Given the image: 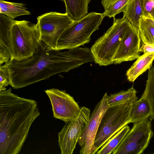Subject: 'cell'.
<instances>
[{
    "label": "cell",
    "mask_w": 154,
    "mask_h": 154,
    "mask_svg": "<svg viewBox=\"0 0 154 154\" xmlns=\"http://www.w3.org/2000/svg\"><path fill=\"white\" fill-rule=\"evenodd\" d=\"M137 91L133 86L126 91H122L108 96L109 105L128 100L136 96Z\"/></svg>",
    "instance_id": "603a6c76"
},
{
    "label": "cell",
    "mask_w": 154,
    "mask_h": 154,
    "mask_svg": "<svg viewBox=\"0 0 154 154\" xmlns=\"http://www.w3.org/2000/svg\"><path fill=\"white\" fill-rule=\"evenodd\" d=\"M90 116V109L81 107L75 120L66 123L58 134V144L61 154H72Z\"/></svg>",
    "instance_id": "9c48e42d"
},
{
    "label": "cell",
    "mask_w": 154,
    "mask_h": 154,
    "mask_svg": "<svg viewBox=\"0 0 154 154\" xmlns=\"http://www.w3.org/2000/svg\"><path fill=\"white\" fill-rule=\"evenodd\" d=\"M129 23L123 17L119 19L113 17L112 25L90 48L96 63L100 66L113 63L114 57Z\"/></svg>",
    "instance_id": "5b68a950"
},
{
    "label": "cell",
    "mask_w": 154,
    "mask_h": 154,
    "mask_svg": "<svg viewBox=\"0 0 154 154\" xmlns=\"http://www.w3.org/2000/svg\"><path fill=\"white\" fill-rule=\"evenodd\" d=\"M138 30L142 44H154V26L148 19L141 17Z\"/></svg>",
    "instance_id": "7402d4cb"
},
{
    "label": "cell",
    "mask_w": 154,
    "mask_h": 154,
    "mask_svg": "<svg viewBox=\"0 0 154 154\" xmlns=\"http://www.w3.org/2000/svg\"><path fill=\"white\" fill-rule=\"evenodd\" d=\"M108 97L106 93L97 104L79 138L81 154H95L94 140L102 117L109 106Z\"/></svg>",
    "instance_id": "8fae6325"
},
{
    "label": "cell",
    "mask_w": 154,
    "mask_h": 154,
    "mask_svg": "<svg viewBox=\"0 0 154 154\" xmlns=\"http://www.w3.org/2000/svg\"><path fill=\"white\" fill-rule=\"evenodd\" d=\"M137 96L109 105L102 117L94 140L95 153L116 133L130 123V114Z\"/></svg>",
    "instance_id": "277c9868"
},
{
    "label": "cell",
    "mask_w": 154,
    "mask_h": 154,
    "mask_svg": "<svg viewBox=\"0 0 154 154\" xmlns=\"http://www.w3.org/2000/svg\"><path fill=\"white\" fill-rule=\"evenodd\" d=\"M149 21L154 26V20L150 19H148Z\"/></svg>",
    "instance_id": "4316f807"
},
{
    "label": "cell",
    "mask_w": 154,
    "mask_h": 154,
    "mask_svg": "<svg viewBox=\"0 0 154 154\" xmlns=\"http://www.w3.org/2000/svg\"><path fill=\"white\" fill-rule=\"evenodd\" d=\"M147 79L144 91L141 98L148 104L150 109L149 119H154V66L148 69Z\"/></svg>",
    "instance_id": "d6986e66"
},
{
    "label": "cell",
    "mask_w": 154,
    "mask_h": 154,
    "mask_svg": "<svg viewBox=\"0 0 154 154\" xmlns=\"http://www.w3.org/2000/svg\"><path fill=\"white\" fill-rule=\"evenodd\" d=\"M149 119L134 123L112 154H141L148 146L153 133Z\"/></svg>",
    "instance_id": "ba28073f"
},
{
    "label": "cell",
    "mask_w": 154,
    "mask_h": 154,
    "mask_svg": "<svg viewBox=\"0 0 154 154\" xmlns=\"http://www.w3.org/2000/svg\"><path fill=\"white\" fill-rule=\"evenodd\" d=\"M12 88L0 92V154H18L30 128L40 114L35 100L20 97Z\"/></svg>",
    "instance_id": "7a4b0ae2"
},
{
    "label": "cell",
    "mask_w": 154,
    "mask_h": 154,
    "mask_svg": "<svg viewBox=\"0 0 154 154\" xmlns=\"http://www.w3.org/2000/svg\"><path fill=\"white\" fill-rule=\"evenodd\" d=\"M40 40L50 50H58L59 39L73 22L66 13L56 12L46 13L37 18Z\"/></svg>",
    "instance_id": "52a82bcc"
},
{
    "label": "cell",
    "mask_w": 154,
    "mask_h": 154,
    "mask_svg": "<svg viewBox=\"0 0 154 154\" xmlns=\"http://www.w3.org/2000/svg\"><path fill=\"white\" fill-rule=\"evenodd\" d=\"M143 17L154 20V0H143Z\"/></svg>",
    "instance_id": "cb8c5ba5"
},
{
    "label": "cell",
    "mask_w": 154,
    "mask_h": 154,
    "mask_svg": "<svg viewBox=\"0 0 154 154\" xmlns=\"http://www.w3.org/2000/svg\"><path fill=\"white\" fill-rule=\"evenodd\" d=\"M41 40L37 24L26 20H16L11 30L10 60H25L37 50Z\"/></svg>",
    "instance_id": "3957f363"
},
{
    "label": "cell",
    "mask_w": 154,
    "mask_h": 154,
    "mask_svg": "<svg viewBox=\"0 0 154 154\" xmlns=\"http://www.w3.org/2000/svg\"><path fill=\"white\" fill-rule=\"evenodd\" d=\"M9 71L3 65H0V92L6 90V87L10 85Z\"/></svg>",
    "instance_id": "d4e9b609"
},
{
    "label": "cell",
    "mask_w": 154,
    "mask_h": 154,
    "mask_svg": "<svg viewBox=\"0 0 154 154\" xmlns=\"http://www.w3.org/2000/svg\"><path fill=\"white\" fill-rule=\"evenodd\" d=\"M45 92L51 102L54 117L65 123L77 117L81 107L73 97L65 91L52 88Z\"/></svg>",
    "instance_id": "30bf717a"
},
{
    "label": "cell",
    "mask_w": 154,
    "mask_h": 154,
    "mask_svg": "<svg viewBox=\"0 0 154 154\" xmlns=\"http://www.w3.org/2000/svg\"><path fill=\"white\" fill-rule=\"evenodd\" d=\"M93 61L88 48L79 47L64 52L50 50L41 41L36 52L28 59L9 60L2 65L9 71L10 85L14 89H19Z\"/></svg>",
    "instance_id": "6da1fadb"
},
{
    "label": "cell",
    "mask_w": 154,
    "mask_h": 154,
    "mask_svg": "<svg viewBox=\"0 0 154 154\" xmlns=\"http://www.w3.org/2000/svg\"><path fill=\"white\" fill-rule=\"evenodd\" d=\"M140 51L143 54L152 53L154 54V44H142L140 47Z\"/></svg>",
    "instance_id": "484cf974"
},
{
    "label": "cell",
    "mask_w": 154,
    "mask_h": 154,
    "mask_svg": "<svg viewBox=\"0 0 154 154\" xmlns=\"http://www.w3.org/2000/svg\"><path fill=\"white\" fill-rule=\"evenodd\" d=\"M141 42L138 29L130 23L114 57L113 63L120 64L137 59L141 52Z\"/></svg>",
    "instance_id": "7c38bea8"
},
{
    "label": "cell",
    "mask_w": 154,
    "mask_h": 154,
    "mask_svg": "<svg viewBox=\"0 0 154 154\" xmlns=\"http://www.w3.org/2000/svg\"><path fill=\"white\" fill-rule=\"evenodd\" d=\"M15 21L3 14L0 13V65L10 60L11 30Z\"/></svg>",
    "instance_id": "4fadbf2b"
},
{
    "label": "cell",
    "mask_w": 154,
    "mask_h": 154,
    "mask_svg": "<svg viewBox=\"0 0 154 154\" xmlns=\"http://www.w3.org/2000/svg\"><path fill=\"white\" fill-rule=\"evenodd\" d=\"M66 13L75 22L81 19L88 14V5L90 0H63Z\"/></svg>",
    "instance_id": "9a60e30c"
},
{
    "label": "cell",
    "mask_w": 154,
    "mask_h": 154,
    "mask_svg": "<svg viewBox=\"0 0 154 154\" xmlns=\"http://www.w3.org/2000/svg\"><path fill=\"white\" fill-rule=\"evenodd\" d=\"M0 13L13 19L19 16L31 14L22 3L10 2L0 0Z\"/></svg>",
    "instance_id": "ac0fdd59"
},
{
    "label": "cell",
    "mask_w": 154,
    "mask_h": 154,
    "mask_svg": "<svg viewBox=\"0 0 154 154\" xmlns=\"http://www.w3.org/2000/svg\"><path fill=\"white\" fill-rule=\"evenodd\" d=\"M150 116V108L145 100L141 98L133 102L130 114V123L145 121Z\"/></svg>",
    "instance_id": "e0dca14e"
},
{
    "label": "cell",
    "mask_w": 154,
    "mask_h": 154,
    "mask_svg": "<svg viewBox=\"0 0 154 154\" xmlns=\"http://www.w3.org/2000/svg\"><path fill=\"white\" fill-rule=\"evenodd\" d=\"M130 0H102L101 3L105 11V16L115 17L118 14L124 12Z\"/></svg>",
    "instance_id": "44dd1931"
},
{
    "label": "cell",
    "mask_w": 154,
    "mask_h": 154,
    "mask_svg": "<svg viewBox=\"0 0 154 154\" xmlns=\"http://www.w3.org/2000/svg\"><path fill=\"white\" fill-rule=\"evenodd\" d=\"M143 0H130L124 13L123 17L138 29L140 18L143 14Z\"/></svg>",
    "instance_id": "2e32d148"
},
{
    "label": "cell",
    "mask_w": 154,
    "mask_h": 154,
    "mask_svg": "<svg viewBox=\"0 0 154 154\" xmlns=\"http://www.w3.org/2000/svg\"><path fill=\"white\" fill-rule=\"evenodd\" d=\"M130 130L128 125L125 126L109 138L96 154H112Z\"/></svg>",
    "instance_id": "ffe728a7"
},
{
    "label": "cell",
    "mask_w": 154,
    "mask_h": 154,
    "mask_svg": "<svg viewBox=\"0 0 154 154\" xmlns=\"http://www.w3.org/2000/svg\"><path fill=\"white\" fill-rule=\"evenodd\" d=\"M154 54L146 53L140 56L126 72L128 81L134 82L141 74L152 66Z\"/></svg>",
    "instance_id": "5bb4252c"
},
{
    "label": "cell",
    "mask_w": 154,
    "mask_h": 154,
    "mask_svg": "<svg viewBox=\"0 0 154 154\" xmlns=\"http://www.w3.org/2000/svg\"><path fill=\"white\" fill-rule=\"evenodd\" d=\"M104 14L91 12L74 22L63 32L58 42V50L70 49L89 43L92 34L99 29Z\"/></svg>",
    "instance_id": "8992f818"
},
{
    "label": "cell",
    "mask_w": 154,
    "mask_h": 154,
    "mask_svg": "<svg viewBox=\"0 0 154 154\" xmlns=\"http://www.w3.org/2000/svg\"></svg>",
    "instance_id": "83f0119b"
}]
</instances>
